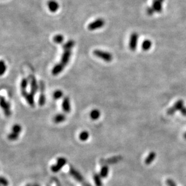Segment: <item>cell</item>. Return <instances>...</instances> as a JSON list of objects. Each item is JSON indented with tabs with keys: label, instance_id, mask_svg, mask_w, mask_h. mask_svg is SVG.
Listing matches in <instances>:
<instances>
[{
	"label": "cell",
	"instance_id": "16",
	"mask_svg": "<svg viewBox=\"0 0 186 186\" xmlns=\"http://www.w3.org/2000/svg\"><path fill=\"white\" fill-rule=\"evenodd\" d=\"M152 8L154 10L155 12H161L162 11L161 1H160V0H154Z\"/></svg>",
	"mask_w": 186,
	"mask_h": 186
},
{
	"label": "cell",
	"instance_id": "7",
	"mask_svg": "<svg viewBox=\"0 0 186 186\" xmlns=\"http://www.w3.org/2000/svg\"><path fill=\"white\" fill-rule=\"evenodd\" d=\"M69 173L71 175V176L73 177L75 180H77V181L84 184L85 182V179L83 178V177L81 175V173L78 172L76 169H75L73 167H70L69 169Z\"/></svg>",
	"mask_w": 186,
	"mask_h": 186
},
{
	"label": "cell",
	"instance_id": "32",
	"mask_svg": "<svg viewBox=\"0 0 186 186\" xmlns=\"http://www.w3.org/2000/svg\"><path fill=\"white\" fill-rule=\"evenodd\" d=\"M166 184L168 186H177L175 182L170 179H168L166 180Z\"/></svg>",
	"mask_w": 186,
	"mask_h": 186
},
{
	"label": "cell",
	"instance_id": "14",
	"mask_svg": "<svg viewBox=\"0 0 186 186\" xmlns=\"http://www.w3.org/2000/svg\"><path fill=\"white\" fill-rule=\"evenodd\" d=\"M122 160V157L121 156H115L111 158H109L107 160H103L101 161L102 164H104V165H107V164H115L118 163Z\"/></svg>",
	"mask_w": 186,
	"mask_h": 186
},
{
	"label": "cell",
	"instance_id": "20",
	"mask_svg": "<svg viewBox=\"0 0 186 186\" xmlns=\"http://www.w3.org/2000/svg\"><path fill=\"white\" fill-rule=\"evenodd\" d=\"M156 157V154L154 152H151V153H149V154L147 157L145 161H144V163H145L146 164L149 165L151 164V163L155 160Z\"/></svg>",
	"mask_w": 186,
	"mask_h": 186
},
{
	"label": "cell",
	"instance_id": "4",
	"mask_svg": "<svg viewBox=\"0 0 186 186\" xmlns=\"http://www.w3.org/2000/svg\"><path fill=\"white\" fill-rule=\"evenodd\" d=\"M67 163V160L64 157H60L57 160V163L54 165H53L51 168V170L54 173H57L59 172L61 168L65 166Z\"/></svg>",
	"mask_w": 186,
	"mask_h": 186
},
{
	"label": "cell",
	"instance_id": "6",
	"mask_svg": "<svg viewBox=\"0 0 186 186\" xmlns=\"http://www.w3.org/2000/svg\"><path fill=\"white\" fill-rule=\"evenodd\" d=\"M28 79L30 82V93L35 96L39 89L37 80L36 78L35 77V76L32 75H30Z\"/></svg>",
	"mask_w": 186,
	"mask_h": 186
},
{
	"label": "cell",
	"instance_id": "12",
	"mask_svg": "<svg viewBox=\"0 0 186 186\" xmlns=\"http://www.w3.org/2000/svg\"><path fill=\"white\" fill-rule=\"evenodd\" d=\"M62 108L63 110L66 113H69L70 111V99L68 97H65L63 98V102H62Z\"/></svg>",
	"mask_w": 186,
	"mask_h": 186
},
{
	"label": "cell",
	"instance_id": "19",
	"mask_svg": "<svg viewBox=\"0 0 186 186\" xmlns=\"http://www.w3.org/2000/svg\"><path fill=\"white\" fill-rule=\"evenodd\" d=\"M100 116H101V112L98 109H94L90 113V117L92 120H98L100 118Z\"/></svg>",
	"mask_w": 186,
	"mask_h": 186
},
{
	"label": "cell",
	"instance_id": "11",
	"mask_svg": "<svg viewBox=\"0 0 186 186\" xmlns=\"http://www.w3.org/2000/svg\"><path fill=\"white\" fill-rule=\"evenodd\" d=\"M71 50H64V53L62 54L60 62L61 64L63 65L65 67L68 64L71 56Z\"/></svg>",
	"mask_w": 186,
	"mask_h": 186
},
{
	"label": "cell",
	"instance_id": "38",
	"mask_svg": "<svg viewBox=\"0 0 186 186\" xmlns=\"http://www.w3.org/2000/svg\"><path fill=\"white\" fill-rule=\"evenodd\" d=\"M26 186H32V185H30V184H28V185H26Z\"/></svg>",
	"mask_w": 186,
	"mask_h": 186
},
{
	"label": "cell",
	"instance_id": "2",
	"mask_svg": "<svg viewBox=\"0 0 186 186\" xmlns=\"http://www.w3.org/2000/svg\"><path fill=\"white\" fill-rule=\"evenodd\" d=\"M104 25H105L104 20L102 18H98L95 20L94 21L90 23L88 25L87 28L90 31H94L103 27L104 26Z\"/></svg>",
	"mask_w": 186,
	"mask_h": 186
},
{
	"label": "cell",
	"instance_id": "35",
	"mask_svg": "<svg viewBox=\"0 0 186 186\" xmlns=\"http://www.w3.org/2000/svg\"><path fill=\"white\" fill-rule=\"evenodd\" d=\"M32 186H40V185H38V184H35V185H32Z\"/></svg>",
	"mask_w": 186,
	"mask_h": 186
},
{
	"label": "cell",
	"instance_id": "24",
	"mask_svg": "<svg viewBox=\"0 0 186 186\" xmlns=\"http://www.w3.org/2000/svg\"><path fill=\"white\" fill-rule=\"evenodd\" d=\"M53 41L57 44H60L64 41V36L61 35H57L53 37Z\"/></svg>",
	"mask_w": 186,
	"mask_h": 186
},
{
	"label": "cell",
	"instance_id": "15",
	"mask_svg": "<svg viewBox=\"0 0 186 186\" xmlns=\"http://www.w3.org/2000/svg\"><path fill=\"white\" fill-rule=\"evenodd\" d=\"M64 68H65V66L62 64H61L60 63H59L54 66L51 72H52V74L53 75L56 76L60 74L61 72L63 71Z\"/></svg>",
	"mask_w": 186,
	"mask_h": 186
},
{
	"label": "cell",
	"instance_id": "28",
	"mask_svg": "<svg viewBox=\"0 0 186 186\" xmlns=\"http://www.w3.org/2000/svg\"><path fill=\"white\" fill-rule=\"evenodd\" d=\"M12 130V132L19 134L20 132L22 131V127L20 125H19V124H15V125L13 126Z\"/></svg>",
	"mask_w": 186,
	"mask_h": 186
},
{
	"label": "cell",
	"instance_id": "13",
	"mask_svg": "<svg viewBox=\"0 0 186 186\" xmlns=\"http://www.w3.org/2000/svg\"><path fill=\"white\" fill-rule=\"evenodd\" d=\"M47 5L49 11L53 13L56 12L59 8L58 3L54 0H50L48 2Z\"/></svg>",
	"mask_w": 186,
	"mask_h": 186
},
{
	"label": "cell",
	"instance_id": "17",
	"mask_svg": "<svg viewBox=\"0 0 186 186\" xmlns=\"http://www.w3.org/2000/svg\"><path fill=\"white\" fill-rule=\"evenodd\" d=\"M100 176L102 178H106L108 177L109 173V168L107 165H104L100 170Z\"/></svg>",
	"mask_w": 186,
	"mask_h": 186
},
{
	"label": "cell",
	"instance_id": "8",
	"mask_svg": "<svg viewBox=\"0 0 186 186\" xmlns=\"http://www.w3.org/2000/svg\"><path fill=\"white\" fill-rule=\"evenodd\" d=\"M21 94L31 107H35V96L33 94L31 93H28L26 90H21Z\"/></svg>",
	"mask_w": 186,
	"mask_h": 186
},
{
	"label": "cell",
	"instance_id": "9",
	"mask_svg": "<svg viewBox=\"0 0 186 186\" xmlns=\"http://www.w3.org/2000/svg\"><path fill=\"white\" fill-rule=\"evenodd\" d=\"M183 107H184V101L182 100H179L175 103L172 107L168 109V110L167 111V113L169 115H172L173 114V113H175L176 111H178V110L180 111Z\"/></svg>",
	"mask_w": 186,
	"mask_h": 186
},
{
	"label": "cell",
	"instance_id": "33",
	"mask_svg": "<svg viewBox=\"0 0 186 186\" xmlns=\"http://www.w3.org/2000/svg\"><path fill=\"white\" fill-rule=\"evenodd\" d=\"M155 12L154 10L153 9V8H148L147 9V13L149 15H153V13Z\"/></svg>",
	"mask_w": 186,
	"mask_h": 186
},
{
	"label": "cell",
	"instance_id": "37",
	"mask_svg": "<svg viewBox=\"0 0 186 186\" xmlns=\"http://www.w3.org/2000/svg\"><path fill=\"white\" fill-rule=\"evenodd\" d=\"M160 1H161V2H163V1H164V0H160Z\"/></svg>",
	"mask_w": 186,
	"mask_h": 186
},
{
	"label": "cell",
	"instance_id": "27",
	"mask_svg": "<svg viewBox=\"0 0 186 186\" xmlns=\"http://www.w3.org/2000/svg\"><path fill=\"white\" fill-rule=\"evenodd\" d=\"M19 134H16V133H15L13 132H12L11 133H10L8 134V136H7V138L10 140L15 141V140H16L19 138Z\"/></svg>",
	"mask_w": 186,
	"mask_h": 186
},
{
	"label": "cell",
	"instance_id": "23",
	"mask_svg": "<svg viewBox=\"0 0 186 186\" xmlns=\"http://www.w3.org/2000/svg\"><path fill=\"white\" fill-rule=\"evenodd\" d=\"M89 137V133L88 131H82L79 135V139L82 142H85L88 140Z\"/></svg>",
	"mask_w": 186,
	"mask_h": 186
},
{
	"label": "cell",
	"instance_id": "30",
	"mask_svg": "<svg viewBox=\"0 0 186 186\" xmlns=\"http://www.w3.org/2000/svg\"><path fill=\"white\" fill-rule=\"evenodd\" d=\"M6 69H7V66H6L5 62H4V61L1 60V69H0V73H1V76L5 74Z\"/></svg>",
	"mask_w": 186,
	"mask_h": 186
},
{
	"label": "cell",
	"instance_id": "18",
	"mask_svg": "<svg viewBox=\"0 0 186 186\" xmlns=\"http://www.w3.org/2000/svg\"><path fill=\"white\" fill-rule=\"evenodd\" d=\"M66 116L65 114L60 113V114H57L54 117L53 121L55 123H59L64 122L66 120Z\"/></svg>",
	"mask_w": 186,
	"mask_h": 186
},
{
	"label": "cell",
	"instance_id": "3",
	"mask_svg": "<svg viewBox=\"0 0 186 186\" xmlns=\"http://www.w3.org/2000/svg\"><path fill=\"white\" fill-rule=\"evenodd\" d=\"M39 89H40V94L39 96V101H38V104L40 106L42 107L45 104L46 102V97L45 95V84L42 81H40L39 82Z\"/></svg>",
	"mask_w": 186,
	"mask_h": 186
},
{
	"label": "cell",
	"instance_id": "5",
	"mask_svg": "<svg viewBox=\"0 0 186 186\" xmlns=\"http://www.w3.org/2000/svg\"><path fill=\"white\" fill-rule=\"evenodd\" d=\"M1 107L3 110L5 115L7 117H9L11 115V110H10V104L8 102L4 97H1Z\"/></svg>",
	"mask_w": 186,
	"mask_h": 186
},
{
	"label": "cell",
	"instance_id": "25",
	"mask_svg": "<svg viewBox=\"0 0 186 186\" xmlns=\"http://www.w3.org/2000/svg\"><path fill=\"white\" fill-rule=\"evenodd\" d=\"M152 46V43L150 40H146L143 41V42L142 45V49L144 51H147L148 49H149L151 48Z\"/></svg>",
	"mask_w": 186,
	"mask_h": 186
},
{
	"label": "cell",
	"instance_id": "10",
	"mask_svg": "<svg viewBox=\"0 0 186 186\" xmlns=\"http://www.w3.org/2000/svg\"><path fill=\"white\" fill-rule=\"evenodd\" d=\"M138 35L137 33H133L131 34L130 41H129V48L131 51H135L137 45Z\"/></svg>",
	"mask_w": 186,
	"mask_h": 186
},
{
	"label": "cell",
	"instance_id": "1",
	"mask_svg": "<svg viewBox=\"0 0 186 186\" xmlns=\"http://www.w3.org/2000/svg\"><path fill=\"white\" fill-rule=\"evenodd\" d=\"M93 54L97 57L102 59L106 62H110L113 60V56L111 53L107 52V51H102L100 49H95L93 52Z\"/></svg>",
	"mask_w": 186,
	"mask_h": 186
},
{
	"label": "cell",
	"instance_id": "22",
	"mask_svg": "<svg viewBox=\"0 0 186 186\" xmlns=\"http://www.w3.org/2000/svg\"><path fill=\"white\" fill-rule=\"evenodd\" d=\"M93 178H94V180L96 186H102V181L100 175L98 173H94Z\"/></svg>",
	"mask_w": 186,
	"mask_h": 186
},
{
	"label": "cell",
	"instance_id": "21",
	"mask_svg": "<svg viewBox=\"0 0 186 186\" xmlns=\"http://www.w3.org/2000/svg\"><path fill=\"white\" fill-rule=\"evenodd\" d=\"M75 45V42L73 40H69L63 45V49L64 50H71Z\"/></svg>",
	"mask_w": 186,
	"mask_h": 186
},
{
	"label": "cell",
	"instance_id": "29",
	"mask_svg": "<svg viewBox=\"0 0 186 186\" xmlns=\"http://www.w3.org/2000/svg\"><path fill=\"white\" fill-rule=\"evenodd\" d=\"M28 84V80L25 78H23L21 82H20V89H21V90H26Z\"/></svg>",
	"mask_w": 186,
	"mask_h": 186
},
{
	"label": "cell",
	"instance_id": "36",
	"mask_svg": "<svg viewBox=\"0 0 186 186\" xmlns=\"http://www.w3.org/2000/svg\"><path fill=\"white\" fill-rule=\"evenodd\" d=\"M184 138L186 139V132H185V134H184Z\"/></svg>",
	"mask_w": 186,
	"mask_h": 186
},
{
	"label": "cell",
	"instance_id": "34",
	"mask_svg": "<svg viewBox=\"0 0 186 186\" xmlns=\"http://www.w3.org/2000/svg\"><path fill=\"white\" fill-rule=\"evenodd\" d=\"M181 114L183 115V116H186V108L185 107H183L181 110H180Z\"/></svg>",
	"mask_w": 186,
	"mask_h": 186
},
{
	"label": "cell",
	"instance_id": "26",
	"mask_svg": "<svg viewBox=\"0 0 186 186\" xmlns=\"http://www.w3.org/2000/svg\"><path fill=\"white\" fill-rule=\"evenodd\" d=\"M63 96V92L60 90H56L53 94V97L55 99H59Z\"/></svg>",
	"mask_w": 186,
	"mask_h": 186
},
{
	"label": "cell",
	"instance_id": "31",
	"mask_svg": "<svg viewBox=\"0 0 186 186\" xmlns=\"http://www.w3.org/2000/svg\"><path fill=\"white\" fill-rule=\"evenodd\" d=\"M0 181H1V184L3 186H8V181L7 179H6L4 177H1V179H0Z\"/></svg>",
	"mask_w": 186,
	"mask_h": 186
}]
</instances>
